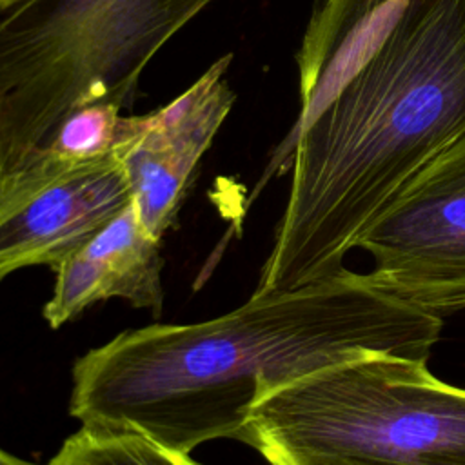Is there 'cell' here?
<instances>
[{
    "label": "cell",
    "instance_id": "5b68a950",
    "mask_svg": "<svg viewBox=\"0 0 465 465\" xmlns=\"http://www.w3.org/2000/svg\"><path fill=\"white\" fill-rule=\"evenodd\" d=\"M369 278L434 316L465 309V136L418 171L356 242Z\"/></svg>",
    "mask_w": 465,
    "mask_h": 465
},
{
    "label": "cell",
    "instance_id": "ba28073f",
    "mask_svg": "<svg viewBox=\"0 0 465 465\" xmlns=\"http://www.w3.org/2000/svg\"><path fill=\"white\" fill-rule=\"evenodd\" d=\"M156 238L133 200L84 245L60 262L44 318L58 329L89 305L122 298L156 314L162 311V256Z\"/></svg>",
    "mask_w": 465,
    "mask_h": 465
},
{
    "label": "cell",
    "instance_id": "8992f818",
    "mask_svg": "<svg viewBox=\"0 0 465 465\" xmlns=\"http://www.w3.org/2000/svg\"><path fill=\"white\" fill-rule=\"evenodd\" d=\"M131 200L120 156L29 151L0 169V280L31 265L56 267Z\"/></svg>",
    "mask_w": 465,
    "mask_h": 465
},
{
    "label": "cell",
    "instance_id": "7c38bea8",
    "mask_svg": "<svg viewBox=\"0 0 465 465\" xmlns=\"http://www.w3.org/2000/svg\"><path fill=\"white\" fill-rule=\"evenodd\" d=\"M0 465H38V463H33V461L16 458V456H13L11 452L0 449Z\"/></svg>",
    "mask_w": 465,
    "mask_h": 465
},
{
    "label": "cell",
    "instance_id": "7a4b0ae2",
    "mask_svg": "<svg viewBox=\"0 0 465 465\" xmlns=\"http://www.w3.org/2000/svg\"><path fill=\"white\" fill-rule=\"evenodd\" d=\"M465 136V0H409L327 105L280 147L291 191L254 292L343 271L369 222Z\"/></svg>",
    "mask_w": 465,
    "mask_h": 465
},
{
    "label": "cell",
    "instance_id": "9c48e42d",
    "mask_svg": "<svg viewBox=\"0 0 465 465\" xmlns=\"http://www.w3.org/2000/svg\"><path fill=\"white\" fill-rule=\"evenodd\" d=\"M409 0H318L298 51L300 113L292 140L380 45Z\"/></svg>",
    "mask_w": 465,
    "mask_h": 465
},
{
    "label": "cell",
    "instance_id": "3957f363",
    "mask_svg": "<svg viewBox=\"0 0 465 465\" xmlns=\"http://www.w3.org/2000/svg\"><path fill=\"white\" fill-rule=\"evenodd\" d=\"M236 440L269 465H465V389L369 352L265 392Z\"/></svg>",
    "mask_w": 465,
    "mask_h": 465
},
{
    "label": "cell",
    "instance_id": "52a82bcc",
    "mask_svg": "<svg viewBox=\"0 0 465 465\" xmlns=\"http://www.w3.org/2000/svg\"><path fill=\"white\" fill-rule=\"evenodd\" d=\"M231 58H218L180 96L145 114L142 133L122 156L133 203L156 238L173 225L200 158L232 109Z\"/></svg>",
    "mask_w": 465,
    "mask_h": 465
},
{
    "label": "cell",
    "instance_id": "8fae6325",
    "mask_svg": "<svg viewBox=\"0 0 465 465\" xmlns=\"http://www.w3.org/2000/svg\"><path fill=\"white\" fill-rule=\"evenodd\" d=\"M49 465H200L136 430L85 427L71 434Z\"/></svg>",
    "mask_w": 465,
    "mask_h": 465
},
{
    "label": "cell",
    "instance_id": "6da1fadb",
    "mask_svg": "<svg viewBox=\"0 0 465 465\" xmlns=\"http://www.w3.org/2000/svg\"><path fill=\"white\" fill-rule=\"evenodd\" d=\"M441 318L400 302L369 274L254 292L218 318L125 331L80 356L69 412L85 427L136 430L191 452L238 438L265 392L369 352L427 360Z\"/></svg>",
    "mask_w": 465,
    "mask_h": 465
},
{
    "label": "cell",
    "instance_id": "30bf717a",
    "mask_svg": "<svg viewBox=\"0 0 465 465\" xmlns=\"http://www.w3.org/2000/svg\"><path fill=\"white\" fill-rule=\"evenodd\" d=\"M145 125L143 116H122L113 104H89L71 111L44 145L69 160L124 156Z\"/></svg>",
    "mask_w": 465,
    "mask_h": 465
},
{
    "label": "cell",
    "instance_id": "277c9868",
    "mask_svg": "<svg viewBox=\"0 0 465 465\" xmlns=\"http://www.w3.org/2000/svg\"><path fill=\"white\" fill-rule=\"evenodd\" d=\"M214 0H0V169L89 104L129 109L154 54Z\"/></svg>",
    "mask_w": 465,
    "mask_h": 465
}]
</instances>
